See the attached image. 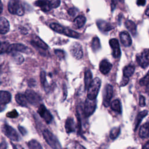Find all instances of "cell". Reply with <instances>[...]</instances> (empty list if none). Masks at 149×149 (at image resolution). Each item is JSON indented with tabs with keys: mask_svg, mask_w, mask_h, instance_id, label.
<instances>
[{
	"mask_svg": "<svg viewBox=\"0 0 149 149\" xmlns=\"http://www.w3.org/2000/svg\"><path fill=\"white\" fill-rule=\"evenodd\" d=\"M42 136L47 143L52 149H62V146L56 137L49 130L44 129L42 132Z\"/></svg>",
	"mask_w": 149,
	"mask_h": 149,
	"instance_id": "6da1fadb",
	"label": "cell"
},
{
	"mask_svg": "<svg viewBox=\"0 0 149 149\" xmlns=\"http://www.w3.org/2000/svg\"><path fill=\"white\" fill-rule=\"evenodd\" d=\"M101 80L98 77L94 79L91 83L87 91V98L90 100H95L99 93L101 87Z\"/></svg>",
	"mask_w": 149,
	"mask_h": 149,
	"instance_id": "7a4b0ae2",
	"label": "cell"
},
{
	"mask_svg": "<svg viewBox=\"0 0 149 149\" xmlns=\"http://www.w3.org/2000/svg\"><path fill=\"white\" fill-rule=\"evenodd\" d=\"M8 10L12 14L22 16L24 15V8L19 0H10L8 5Z\"/></svg>",
	"mask_w": 149,
	"mask_h": 149,
	"instance_id": "3957f363",
	"label": "cell"
},
{
	"mask_svg": "<svg viewBox=\"0 0 149 149\" xmlns=\"http://www.w3.org/2000/svg\"><path fill=\"white\" fill-rule=\"evenodd\" d=\"M97 107L96 101L90 100L88 98L86 99L85 102L84 103L83 112V115L85 117H88L91 115L95 111Z\"/></svg>",
	"mask_w": 149,
	"mask_h": 149,
	"instance_id": "277c9868",
	"label": "cell"
},
{
	"mask_svg": "<svg viewBox=\"0 0 149 149\" xmlns=\"http://www.w3.org/2000/svg\"><path fill=\"white\" fill-rule=\"evenodd\" d=\"M136 61L143 68H146L149 66V49H146L140 54H137Z\"/></svg>",
	"mask_w": 149,
	"mask_h": 149,
	"instance_id": "5b68a950",
	"label": "cell"
},
{
	"mask_svg": "<svg viewBox=\"0 0 149 149\" xmlns=\"http://www.w3.org/2000/svg\"><path fill=\"white\" fill-rule=\"evenodd\" d=\"M24 95L28 102L33 105H38L42 100L40 95L32 90H27Z\"/></svg>",
	"mask_w": 149,
	"mask_h": 149,
	"instance_id": "8992f818",
	"label": "cell"
},
{
	"mask_svg": "<svg viewBox=\"0 0 149 149\" xmlns=\"http://www.w3.org/2000/svg\"><path fill=\"white\" fill-rule=\"evenodd\" d=\"M3 132L5 135L10 140L15 141H19V137L17 132L10 126L4 124L3 126Z\"/></svg>",
	"mask_w": 149,
	"mask_h": 149,
	"instance_id": "52a82bcc",
	"label": "cell"
},
{
	"mask_svg": "<svg viewBox=\"0 0 149 149\" xmlns=\"http://www.w3.org/2000/svg\"><path fill=\"white\" fill-rule=\"evenodd\" d=\"M37 112L47 123L49 124L52 122L53 117L44 105L41 104L40 105L37 110Z\"/></svg>",
	"mask_w": 149,
	"mask_h": 149,
	"instance_id": "ba28073f",
	"label": "cell"
},
{
	"mask_svg": "<svg viewBox=\"0 0 149 149\" xmlns=\"http://www.w3.org/2000/svg\"><path fill=\"white\" fill-rule=\"evenodd\" d=\"M70 52L72 55L77 59H80L83 57V52L82 47L80 43L75 42L70 47Z\"/></svg>",
	"mask_w": 149,
	"mask_h": 149,
	"instance_id": "9c48e42d",
	"label": "cell"
},
{
	"mask_svg": "<svg viewBox=\"0 0 149 149\" xmlns=\"http://www.w3.org/2000/svg\"><path fill=\"white\" fill-rule=\"evenodd\" d=\"M113 95V87L111 84H107L106 85L104 92V95H103V105L105 107H108L110 103L111 100Z\"/></svg>",
	"mask_w": 149,
	"mask_h": 149,
	"instance_id": "30bf717a",
	"label": "cell"
},
{
	"mask_svg": "<svg viewBox=\"0 0 149 149\" xmlns=\"http://www.w3.org/2000/svg\"><path fill=\"white\" fill-rule=\"evenodd\" d=\"M16 52H21L26 54H29L31 52L30 49L26 45L22 44H10L8 49L7 53H13Z\"/></svg>",
	"mask_w": 149,
	"mask_h": 149,
	"instance_id": "8fae6325",
	"label": "cell"
},
{
	"mask_svg": "<svg viewBox=\"0 0 149 149\" xmlns=\"http://www.w3.org/2000/svg\"><path fill=\"white\" fill-rule=\"evenodd\" d=\"M109 45L112 49V55L115 58H119L120 56L121 52L119 42L116 38H112L109 41Z\"/></svg>",
	"mask_w": 149,
	"mask_h": 149,
	"instance_id": "7c38bea8",
	"label": "cell"
},
{
	"mask_svg": "<svg viewBox=\"0 0 149 149\" xmlns=\"http://www.w3.org/2000/svg\"><path fill=\"white\" fill-rule=\"evenodd\" d=\"M31 44L36 47L44 50H46L48 48V45L40 37L36 36H34L33 37V39L31 41Z\"/></svg>",
	"mask_w": 149,
	"mask_h": 149,
	"instance_id": "4fadbf2b",
	"label": "cell"
},
{
	"mask_svg": "<svg viewBox=\"0 0 149 149\" xmlns=\"http://www.w3.org/2000/svg\"><path fill=\"white\" fill-rule=\"evenodd\" d=\"M35 5L39 7L43 12H48L51 10V5L48 0H37L34 3Z\"/></svg>",
	"mask_w": 149,
	"mask_h": 149,
	"instance_id": "5bb4252c",
	"label": "cell"
},
{
	"mask_svg": "<svg viewBox=\"0 0 149 149\" xmlns=\"http://www.w3.org/2000/svg\"><path fill=\"white\" fill-rule=\"evenodd\" d=\"M120 41L123 46L129 47L132 43V38L127 31H122L119 34Z\"/></svg>",
	"mask_w": 149,
	"mask_h": 149,
	"instance_id": "9a60e30c",
	"label": "cell"
},
{
	"mask_svg": "<svg viewBox=\"0 0 149 149\" xmlns=\"http://www.w3.org/2000/svg\"><path fill=\"white\" fill-rule=\"evenodd\" d=\"M112 67V65L107 59H103L100 63V70L104 74L108 73Z\"/></svg>",
	"mask_w": 149,
	"mask_h": 149,
	"instance_id": "2e32d148",
	"label": "cell"
},
{
	"mask_svg": "<svg viewBox=\"0 0 149 149\" xmlns=\"http://www.w3.org/2000/svg\"><path fill=\"white\" fill-rule=\"evenodd\" d=\"M11 100V94L9 92L6 91H1L0 92V103L1 108L3 105L8 104Z\"/></svg>",
	"mask_w": 149,
	"mask_h": 149,
	"instance_id": "e0dca14e",
	"label": "cell"
},
{
	"mask_svg": "<svg viewBox=\"0 0 149 149\" xmlns=\"http://www.w3.org/2000/svg\"><path fill=\"white\" fill-rule=\"evenodd\" d=\"M65 128L67 133H70L75 131L76 127L73 118L71 117H69L68 118H67L65 122Z\"/></svg>",
	"mask_w": 149,
	"mask_h": 149,
	"instance_id": "ac0fdd59",
	"label": "cell"
},
{
	"mask_svg": "<svg viewBox=\"0 0 149 149\" xmlns=\"http://www.w3.org/2000/svg\"><path fill=\"white\" fill-rule=\"evenodd\" d=\"M9 23L8 20L4 17H1L0 19V33L1 34L7 33L9 30Z\"/></svg>",
	"mask_w": 149,
	"mask_h": 149,
	"instance_id": "d6986e66",
	"label": "cell"
},
{
	"mask_svg": "<svg viewBox=\"0 0 149 149\" xmlns=\"http://www.w3.org/2000/svg\"><path fill=\"white\" fill-rule=\"evenodd\" d=\"M97 24L99 29L102 31H108L113 28L110 23L102 20H97Z\"/></svg>",
	"mask_w": 149,
	"mask_h": 149,
	"instance_id": "ffe728a7",
	"label": "cell"
},
{
	"mask_svg": "<svg viewBox=\"0 0 149 149\" xmlns=\"http://www.w3.org/2000/svg\"><path fill=\"white\" fill-rule=\"evenodd\" d=\"M139 136L141 139H146L149 137V123L147 122L143 124L140 128Z\"/></svg>",
	"mask_w": 149,
	"mask_h": 149,
	"instance_id": "44dd1931",
	"label": "cell"
},
{
	"mask_svg": "<svg viewBox=\"0 0 149 149\" xmlns=\"http://www.w3.org/2000/svg\"><path fill=\"white\" fill-rule=\"evenodd\" d=\"M15 100L16 102L20 106L23 107H27V100L24 94L18 93L15 96Z\"/></svg>",
	"mask_w": 149,
	"mask_h": 149,
	"instance_id": "7402d4cb",
	"label": "cell"
},
{
	"mask_svg": "<svg viewBox=\"0 0 149 149\" xmlns=\"http://www.w3.org/2000/svg\"><path fill=\"white\" fill-rule=\"evenodd\" d=\"M148 114V111L147 110H144L143 111L140 112L137 116L136 118L135 119V122H134V131H136L139 124L140 123L141 121L142 120V119Z\"/></svg>",
	"mask_w": 149,
	"mask_h": 149,
	"instance_id": "603a6c76",
	"label": "cell"
},
{
	"mask_svg": "<svg viewBox=\"0 0 149 149\" xmlns=\"http://www.w3.org/2000/svg\"><path fill=\"white\" fill-rule=\"evenodd\" d=\"M86 21V19L84 16H82V15L78 16L74 19L73 21L74 26L76 29H80L84 25Z\"/></svg>",
	"mask_w": 149,
	"mask_h": 149,
	"instance_id": "cb8c5ba5",
	"label": "cell"
},
{
	"mask_svg": "<svg viewBox=\"0 0 149 149\" xmlns=\"http://www.w3.org/2000/svg\"><path fill=\"white\" fill-rule=\"evenodd\" d=\"M92 73L90 70L87 69L84 73V87L85 90L88 88L91 83L92 82Z\"/></svg>",
	"mask_w": 149,
	"mask_h": 149,
	"instance_id": "d4e9b609",
	"label": "cell"
},
{
	"mask_svg": "<svg viewBox=\"0 0 149 149\" xmlns=\"http://www.w3.org/2000/svg\"><path fill=\"white\" fill-rule=\"evenodd\" d=\"M126 29L132 33V35L135 36L137 33V28L136 24L132 20H127L125 23Z\"/></svg>",
	"mask_w": 149,
	"mask_h": 149,
	"instance_id": "484cf974",
	"label": "cell"
},
{
	"mask_svg": "<svg viewBox=\"0 0 149 149\" xmlns=\"http://www.w3.org/2000/svg\"><path fill=\"white\" fill-rule=\"evenodd\" d=\"M111 108L112 111L118 113H121L122 107L120 101L119 100H115L112 101V102L111 103Z\"/></svg>",
	"mask_w": 149,
	"mask_h": 149,
	"instance_id": "4316f807",
	"label": "cell"
},
{
	"mask_svg": "<svg viewBox=\"0 0 149 149\" xmlns=\"http://www.w3.org/2000/svg\"><path fill=\"white\" fill-rule=\"evenodd\" d=\"M134 66L132 65H129L126 66H125L123 70V76L129 77H130L134 73Z\"/></svg>",
	"mask_w": 149,
	"mask_h": 149,
	"instance_id": "83f0119b",
	"label": "cell"
},
{
	"mask_svg": "<svg viewBox=\"0 0 149 149\" xmlns=\"http://www.w3.org/2000/svg\"><path fill=\"white\" fill-rule=\"evenodd\" d=\"M29 149H43L41 145L36 140H31L27 143Z\"/></svg>",
	"mask_w": 149,
	"mask_h": 149,
	"instance_id": "f1b7e54d",
	"label": "cell"
},
{
	"mask_svg": "<svg viewBox=\"0 0 149 149\" xmlns=\"http://www.w3.org/2000/svg\"><path fill=\"white\" fill-rule=\"evenodd\" d=\"M50 27L55 32L58 33H61V34H63L65 28L62 26L60 25L59 24L56 23H52L50 24Z\"/></svg>",
	"mask_w": 149,
	"mask_h": 149,
	"instance_id": "f546056e",
	"label": "cell"
},
{
	"mask_svg": "<svg viewBox=\"0 0 149 149\" xmlns=\"http://www.w3.org/2000/svg\"><path fill=\"white\" fill-rule=\"evenodd\" d=\"M120 132V127H113L109 133V137L111 140H115L119 135Z\"/></svg>",
	"mask_w": 149,
	"mask_h": 149,
	"instance_id": "4dcf8cb0",
	"label": "cell"
},
{
	"mask_svg": "<svg viewBox=\"0 0 149 149\" xmlns=\"http://www.w3.org/2000/svg\"><path fill=\"white\" fill-rule=\"evenodd\" d=\"M63 34H65V35H66L68 37H72V38H79V36H80V34L78 33H77L76 31H73V30H72L70 29H68L67 27L65 28Z\"/></svg>",
	"mask_w": 149,
	"mask_h": 149,
	"instance_id": "1f68e13d",
	"label": "cell"
},
{
	"mask_svg": "<svg viewBox=\"0 0 149 149\" xmlns=\"http://www.w3.org/2000/svg\"><path fill=\"white\" fill-rule=\"evenodd\" d=\"M12 59L17 64H21L24 62V58L23 56L17 52H13L12 54Z\"/></svg>",
	"mask_w": 149,
	"mask_h": 149,
	"instance_id": "d6a6232c",
	"label": "cell"
},
{
	"mask_svg": "<svg viewBox=\"0 0 149 149\" xmlns=\"http://www.w3.org/2000/svg\"><path fill=\"white\" fill-rule=\"evenodd\" d=\"M40 80H41V83L42 84V85L43 86L45 91H48V88L49 86L47 84V80H46V74L44 71H41V73H40Z\"/></svg>",
	"mask_w": 149,
	"mask_h": 149,
	"instance_id": "836d02e7",
	"label": "cell"
},
{
	"mask_svg": "<svg viewBox=\"0 0 149 149\" xmlns=\"http://www.w3.org/2000/svg\"><path fill=\"white\" fill-rule=\"evenodd\" d=\"M91 48L94 51H96L98 49H99L101 47L100 45V40L98 37H95L93 38L92 41H91Z\"/></svg>",
	"mask_w": 149,
	"mask_h": 149,
	"instance_id": "e575fe53",
	"label": "cell"
},
{
	"mask_svg": "<svg viewBox=\"0 0 149 149\" xmlns=\"http://www.w3.org/2000/svg\"><path fill=\"white\" fill-rule=\"evenodd\" d=\"M149 83V70L147 74L143 78H141L139 81V84L141 86H147Z\"/></svg>",
	"mask_w": 149,
	"mask_h": 149,
	"instance_id": "d590c367",
	"label": "cell"
},
{
	"mask_svg": "<svg viewBox=\"0 0 149 149\" xmlns=\"http://www.w3.org/2000/svg\"><path fill=\"white\" fill-rule=\"evenodd\" d=\"M9 44L8 42H2L1 45V54H2L5 52L7 53L8 49L9 47Z\"/></svg>",
	"mask_w": 149,
	"mask_h": 149,
	"instance_id": "8d00e7d4",
	"label": "cell"
},
{
	"mask_svg": "<svg viewBox=\"0 0 149 149\" xmlns=\"http://www.w3.org/2000/svg\"><path fill=\"white\" fill-rule=\"evenodd\" d=\"M6 115V116L8 118H14L17 117V116L19 115V113H17V111L16 109H13L12 111L8 112Z\"/></svg>",
	"mask_w": 149,
	"mask_h": 149,
	"instance_id": "74e56055",
	"label": "cell"
},
{
	"mask_svg": "<svg viewBox=\"0 0 149 149\" xmlns=\"http://www.w3.org/2000/svg\"><path fill=\"white\" fill-rule=\"evenodd\" d=\"M54 52L55 54V55L59 58L61 59H63L65 58V53L61 49H55L54 50Z\"/></svg>",
	"mask_w": 149,
	"mask_h": 149,
	"instance_id": "f35d334b",
	"label": "cell"
},
{
	"mask_svg": "<svg viewBox=\"0 0 149 149\" xmlns=\"http://www.w3.org/2000/svg\"><path fill=\"white\" fill-rule=\"evenodd\" d=\"M68 14L71 16H74L76 15V14L78 13L79 10L76 8H70L69 10H68Z\"/></svg>",
	"mask_w": 149,
	"mask_h": 149,
	"instance_id": "ab89813d",
	"label": "cell"
},
{
	"mask_svg": "<svg viewBox=\"0 0 149 149\" xmlns=\"http://www.w3.org/2000/svg\"><path fill=\"white\" fill-rule=\"evenodd\" d=\"M49 2L52 8H56L58 7L61 3V0H50Z\"/></svg>",
	"mask_w": 149,
	"mask_h": 149,
	"instance_id": "60d3db41",
	"label": "cell"
},
{
	"mask_svg": "<svg viewBox=\"0 0 149 149\" xmlns=\"http://www.w3.org/2000/svg\"><path fill=\"white\" fill-rule=\"evenodd\" d=\"M129 81V77L123 76V78H122V79L120 81V87H123V86H126L128 83Z\"/></svg>",
	"mask_w": 149,
	"mask_h": 149,
	"instance_id": "b9f144b4",
	"label": "cell"
},
{
	"mask_svg": "<svg viewBox=\"0 0 149 149\" xmlns=\"http://www.w3.org/2000/svg\"><path fill=\"white\" fill-rule=\"evenodd\" d=\"M139 105L140 107H144L146 105L145 98L143 95H140L139 97Z\"/></svg>",
	"mask_w": 149,
	"mask_h": 149,
	"instance_id": "7bdbcfd3",
	"label": "cell"
},
{
	"mask_svg": "<svg viewBox=\"0 0 149 149\" xmlns=\"http://www.w3.org/2000/svg\"><path fill=\"white\" fill-rule=\"evenodd\" d=\"M73 149H86V148L80 143L75 141L73 144Z\"/></svg>",
	"mask_w": 149,
	"mask_h": 149,
	"instance_id": "ee69618b",
	"label": "cell"
},
{
	"mask_svg": "<svg viewBox=\"0 0 149 149\" xmlns=\"http://www.w3.org/2000/svg\"><path fill=\"white\" fill-rule=\"evenodd\" d=\"M18 129L20 132V133L23 135V136H24L27 134V130L26 129L23 127V126H18Z\"/></svg>",
	"mask_w": 149,
	"mask_h": 149,
	"instance_id": "f6af8a7d",
	"label": "cell"
},
{
	"mask_svg": "<svg viewBox=\"0 0 149 149\" xmlns=\"http://www.w3.org/2000/svg\"><path fill=\"white\" fill-rule=\"evenodd\" d=\"M118 1H121V0H111V10H113V9L115 8L117 2Z\"/></svg>",
	"mask_w": 149,
	"mask_h": 149,
	"instance_id": "bcb514c9",
	"label": "cell"
},
{
	"mask_svg": "<svg viewBox=\"0 0 149 149\" xmlns=\"http://www.w3.org/2000/svg\"><path fill=\"white\" fill-rule=\"evenodd\" d=\"M63 100L62 101H63L66 98V96H67V89H66V85H63Z\"/></svg>",
	"mask_w": 149,
	"mask_h": 149,
	"instance_id": "7dc6e473",
	"label": "cell"
},
{
	"mask_svg": "<svg viewBox=\"0 0 149 149\" xmlns=\"http://www.w3.org/2000/svg\"><path fill=\"white\" fill-rule=\"evenodd\" d=\"M12 146L13 147V149H24L19 144H13V143H11Z\"/></svg>",
	"mask_w": 149,
	"mask_h": 149,
	"instance_id": "c3c4849f",
	"label": "cell"
},
{
	"mask_svg": "<svg viewBox=\"0 0 149 149\" xmlns=\"http://www.w3.org/2000/svg\"><path fill=\"white\" fill-rule=\"evenodd\" d=\"M146 0H137V5L139 6H144L146 4Z\"/></svg>",
	"mask_w": 149,
	"mask_h": 149,
	"instance_id": "681fc988",
	"label": "cell"
},
{
	"mask_svg": "<svg viewBox=\"0 0 149 149\" xmlns=\"http://www.w3.org/2000/svg\"><path fill=\"white\" fill-rule=\"evenodd\" d=\"M7 147V144L5 141H2L1 143L0 149H6Z\"/></svg>",
	"mask_w": 149,
	"mask_h": 149,
	"instance_id": "f907efd6",
	"label": "cell"
},
{
	"mask_svg": "<svg viewBox=\"0 0 149 149\" xmlns=\"http://www.w3.org/2000/svg\"><path fill=\"white\" fill-rule=\"evenodd\" d=\"M36 84V81L34 79H30L29 81V85L30 87H34L35 86Z\"/></svg>",
	"mask_w": 149,
	"mask_h": 149,
	"instance_id": "816d5d0a",
	"label": "cell"
},
{
	"mask_svg": "<svg viewBox=\"0 0 149 149\" xmlns=\"http://www.w3.org/2000/svg\"><path fill=\"white\" fill-rule=\"evenodd\" d=\"M142 149H149V141H147L143 146Z\"/></svg>",
	"mask_w": 149,
	"mask_h": 149,
	"instance_id": "f5cc1de1",
	"label": "cell"
},
{
	"mask_svg": "<svg viewBox=\"0 0 149 149\" xmlns=\"http://www.w3.org/2000/svg\"><path fill=\"white\" fill-rule=\"evenodd\" d=\"M145 14H146L147 16H149V4L148 5V6H147V8H146V9Z\"/></svg>",
	"mask_w": 149,
	"mask_h": 149,
	"instance_id": "db71d44e",
	"label": "cell"
},
{
	"mask_svg": "<svg viewBox=\"0 0 149 149\" xmlns=\"http://www.w3.org/2000/svg\"><path fill=\"white\" fill-rule=\"evenodd\" d=\"M2 2L1 3V13H2Z\"/></svg>",
	"mask_w": 149,
	"mask_h": 149,
	"instance_id": "11a10c76",
	"label": "cell"
}]
</instances>
